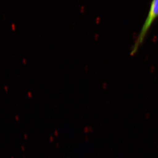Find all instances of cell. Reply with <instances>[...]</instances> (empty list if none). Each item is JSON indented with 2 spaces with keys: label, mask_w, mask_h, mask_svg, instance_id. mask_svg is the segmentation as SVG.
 <instances>
[{
  "label": "cell",
  "mask_w": 158,
  "mask_h": 158,
  "mask_svg": "<svg viewBox=\"0 0 158 158\" xmlns=\"http://www.w3.org/2000/svg\"><path fill=\"white\" fill-rule=\"evenodd\" d=\"M158 16V0L153 1L151 3L150 7L148 16L142 26L140 33L138 34L135 42L131 52V55H134L138 51L141 44L144 41V38L149 31L151 26L154 21Z\"/></svg>",
  "instance_id": "obj_1"
}]
</instances>
